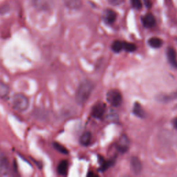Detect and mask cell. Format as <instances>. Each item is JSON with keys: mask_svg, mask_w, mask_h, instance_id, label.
Returning <instances> with one entry per match:
<instances>
[{"mask_svg": "<svg viewBox=\"0 0 177 177\" xmlns=\"http://www.w3.org/2000/svg\"><path fill=\"white\" fill-rule=\"evenodd\" d=\"M131 167L133 172L135 174H139L141 173L142 166L141 161L136 156H133L131 158Z\"/></svg>", "mask_w": 177, "mask_h": 177, "instance_id": "obj_7", "label": "cell"}, {"mask_svg": "<svg viewBox=\"0 0 177 177\" xmlns=\"http://www.w3.org/2000/svg\"><path fill=\"white\" fill-rule=\"evenodd\" d=\"M129 148V141H128L127 138L125 136L121 138L118 144V149L119 151L122 152H125Z\"/></svg>", "mask_w": 177, "mask_h": 177, "instance_id": "obj_11", "label": "cell"}, {"mask_svg": "<svg viewBox=\"0 0 177 177\" xmlns=\"http://www.w3.org/2000/svg\"><path fill=\"white\" fill-rule=\"evenodd\" d=\"M68 165L66 160H62L57 166V172L60 175H66L68 171Z\"/></svg>", "mask_w": 177, "mask_h": 177, "instance_id": "obj_14", "label": "cell"}, {"mask_svg": "<svg viewBox=\"0 0 177 177\" xmlns=\"http://www.w3.org/2000/svg\"><path fill=\"white\" fill-rule=\"evenodd\" d=\"M143 1L144 3H145V6L147 8H150L151 6H152V2H151V0H143Z\"/></svg>", "mask_w": 177, "mask_h": 177, "instance_id": "obj_22", "label": "cell"}, {"mask_svg": "<svg viewBox=\"0 0 177 177\" xmlns=\"http://www.w3.org/2000/svg\"><path fill=\"white\" fill-rule=\"evenodd\" d=\"M117 14L115 11L111 9H108L104 13V20L108 24H112L116 19Z\"/></svg>", "mask_w": 177, "mask_h": 177, "instance_id": "obj_10", "label": "cell"}, {"mask_svg": "<svg viewBox=\"0 0 177 177\" xmlns=\"http://www.w3.org/2000/svg\"><path fill=\"white\" fill-rule=\"evenodd\" d=\"M9 170V162L4 154L0 152V175H6Z\"/></svg>", "mask_w": 177, "mask_h": 177, "instance_id": "obj_6", "label": "cell"}, {"mask_svg": "<svg viewBox=\"0 0 177 177\" xmlns=\"http://www.w3.org/2000/svg\"><path fill=\"white\" fill-rule=\"evenodd\" d=\"M148 44L149 46H151L152 48H158L161 47L162 45V41L161 39L158 38V37H151L148 40Z\"/></svg>", "mask_w": 177, "mask_h": 177, "instance_id": "obj_13", "label": "cell"}, {"mask_svg": "<svg viewBox=\"0 0 177 177\" xmlns=\"http://www.w3.org/2000/svg\"><path fill=\"white\" fill-rule=\"evenodd\" d=\"M172 124L175 129H177V118H175L172 121Z\"/></svg>", "mask_w": 177, "mask_h": 177, "instance_id": "obj_23", "label": "cell"}, {"mask_svg": "<svg viewBox=\"0 0 177 177\" xmlns=\"http://www.w3.org/2000/svg\"><path fill=\"white\" fill-rule=\"evenodd\" d=\"M93 86L91 82L84 80L79 85L75 93V100L78 104H84L89 98Z\"/></svg>", "mask_w": 177, "mask_h": 177, "instance_id": "obj_1", "label": "cell"}, {"mask_svg": "<svg viewBox=\"0 0 177 177\" xmlns=\"http://www.w3.org/2000/svg\"><path fill=\"white\" fill-rule=\"evenodd\" d=\"M111 48L115 53H119L122 50V49H123V41H120L119 40L113 41Z\"/></svg>", "mask_w": 177, "mask_h": 177, "instance_id": "obj_18", "label": "cell"}, {"mask_svg": "<svg viewBox=\"0 0 177 177\" xmlns=\"http://www.w3.org/2000/svg\"><path fill=\"white\" fill-rule=\"evenodd\" d=\"M12 104L16 111L24 112L29 106V100L25 95L22 93H17L12 97Z\"/></svg>", "mask_w": 177, "mask_h": 177, "instance_id": "obj_2", "label": "cell"}, {"mask_svg": "<svg viewBox=\"0 0 177 177\" xmlns=\"http://www.w3.org/2000/svg\"><path fill=\"white\" fill-rule=\"evenodd\" d=\"M10 93V87L6 83L0 81V97H6Z\"/></svg>", "mask_w": 177, "mask_h": 177, "instance_id": "obj_12", "label": "cell"}, {"mask_svg": "<svg viewBox=\"0 0 177 177\" xmlns=\"http://www.w3.org/2000/svg\"><path fill=\"white\" fill-rule=\"evenodd\" d=\"M106 111V106L104 103H97L92 108L91 114L95 118H101Z\"/></svg>", "mask_w": 177, "mask_h": 177, "instance_id": "obj_5", "label": "cell"}, {"mask_svg": "<svg viewBox=\"0 0 177 177\" xmlns=\"http://www.w3.org/2000/svg\"><path fill=\"white\" fill-rule=\"evenodd\" d=\"M131 3H132L133 8H135L136 9L140 10V9L142 8V5L140 0H131Z\"/></svg>", "mask_w": 177, "mask_h": 177, "instance_id": "obj_21", "label": "cell"}, {"mask_svg": "<svg viewBox=\"0 0 177 177\" xmlns=\"http://www.w3.org/2000/svg\"><path fill=\"white\" fill-rule=\"evenodd\" d=\"M91 140V134L89 131H86L81 136L80 141L82 145L86 146L89 145Z\"/></svg>", "mask_w": 177, "mask_h": 177, "instance_id": "obj_16", "label": "cell"}, {"mask_svg": "<svg viewBox=\"0 0 177 177\" xmlns=\"http://www.w3.org/2000/svg\"><path fill=\"white\" fill-rule=\"evenodd\" d=\"M133 112L135 115H136L138 117H140V118H144L145 116V112L144 111L141 105L140 104H138V102L134 104Z\"/></svg>", "mask_w": 177, "mask_h": 177, "instance_id": "obj_15", "label": "cell"}, {"mask_svg": "<svg viewBox=\"0 0 177 177\" xmlns=\"http://www.w3.org/2000/svg\"><path fill=\"white\" fill-rule=\"evenodd\" d=\"M142 22L146 28H151L156 24V19L152 14L148 13L142 17Z\"/></svg>", "mask_w": 177, "mask_h": 177, "instance_id": "obj_8", "label": "cell"}, {"mask_svg": "<svg viewBox=\"0 0 177 177\" xmlns=\"http://www.w3.org/2000/svg\"><path fill=\"white\" fill-rule=\"evenodd\" d=\"M167 55L171 66L177 68V54L174 48H169L167 50Z\"/></svg>", "mask_w": 177, "mask_h": 177, "instance_id": "obj_9", "label": "cell"}, {"mask_svg": "<svg viewBox=\"0 0 177 177\" xmlns=\"http://www.w3.org/2000/svg\"><path fill=\"white\" fill-rule=\"evenodd\" d=\"M33 6L40 11H48L53 8V0H32Z\"/></svg>", "mask_w": 177, "mask_h": 177, "instance_id": "obj_4", "label": "cell"}, {"mask_svg": "<svg viewBox=\"0 0 177 177\" xmlns=\"http://www.w3.org/2000/svg\"><path fill=\"white\" fill-rule=\"evenodd\" d=\"M107 101L113 106H120L122 102V97L120 92L116 89H112L107 93Z\"/></svg>", "mask_w": 177, "mask_h": 177, "instance_id": "obj_3", "label": "cell"}, {"mask_svg": "<svg viewBox=\"0 0 177 177\" xmlns=\"http://www.w3.org/2000/svg\"><path fill=\"white\" fill-rule=\"evenodd\" d=\"M123 48L126 51L133 52L136 49V46L134 44L129 42H124L123 41Z\"/></svg>", "mask_w": 177, "mask_h": 177, "instance_id": "obj_20", "label": "cell"}, {"mask_svg": "<svg viewBox=\"0 0 177 177\" xmlns=\"http://www.w3.org/2000/svg\"><path fill=\"white\" fill-rule=\"evenodd\" d=\"M65 4L70 8H77L81 4L80 0H65Z\"/></svg>", "mask_w": 177, "mask_h": 177, "instance_id": "obj_17", "label": "cell"}, {"mask_svg": "<svg viewBox=\"0 0 177 177\" xmlns=\"http://www.w3.org/2000/svg\"><path fill=\"white\" fill-rule=\"evenodd\" d=\"M53 146L54 148H55L57 151H58L59 152L64 153V154H67L68 153L67 149H66L65 147H64L63 145H61V144L58 143V142H54Z\"/></svg>", "mask_w": 177, "mask_h": 177, "instance_id": "obj_19", "label": "cell"}]
</instances>
